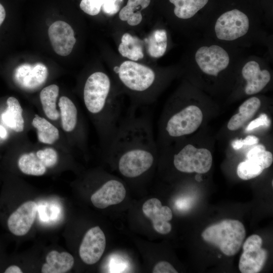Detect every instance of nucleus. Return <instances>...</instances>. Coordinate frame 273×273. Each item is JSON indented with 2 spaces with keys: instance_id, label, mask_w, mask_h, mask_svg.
<instances>
[{
  "instance_id": "1",
  "label": "nucleus",
  "mask_w": 273,
  "mask_h": 273,
  "mask_svg": "<svg viewBox=\"0 0 273 273\" xmlns=\"http://www.w3.org/2000/svg\"><path fill=\"white\" fill-rule=\"evenodd\" d=\"M129 108L105 150L122 175L135 178L152 168L156 148L149 115Z\"/></svg>"
},
{
  "instance_id": "2",
  "label": "nucleus",
  "mask_w": 273,
  "mask_h": 273,
  "mask_svg": "<svg viewBox=\"0 0 273 273\" xmlns=\"http://www.w3.org/2000/svg\"><path fill=\"white\" fill-rule=\"evenodd\" d=\"M112 87L108 75L97 71L87 77L83 89L84 106L95 119L104 149L121 118L122 107L113 95Z\"/></svg>"
},
{
  "instance_id": "3",
  "label": "nucleus",
  "mask_w": 273,
  "mask_h": 273,
  "mask_svg": "<svg viewBox=\"0 0 273 273\" xmlns=\"http://www.w3.org/2000/svg\"><path fill=\"white\" fill-rule=\"evenodd\" d=\"M203 239L215 246L225 255L237 254L246 236L243 223L238 220L224 219L207 228L202 233Z\"/></svg>"
},
{
  "instance_id": "4",
  "label": "nucleus",
  "mask_w": 273,
  "mask_h": 273,
  "mask_svg": "<svg viewBox=\"0 0 273 273\" xmlns=\"http://www.w3.org/2000/svg\"><path fill=\"white\" fill-rule=\"evenodd\" d=\"M120 83L128 91L140 96L139 106L148 104L146 93L149 92L155 82L156 75L150 67L133 62L126 61L119 66L117 73Z\"/></svg>"
},
{
  "instance_id": "5",
  "label": "nucleus",
  "mask_w": 273,
  "mask_h": 273,
  "mask_svg": "<svg viewBox=\"0 0 273 273\" xmlns=\"http://www.w3.org/2000/svg\"><path fill=\"white\" fill-rule=\"evenodd\" d=\"M203 120L200 109L191 105L174 111L165 120L164 131L165 135L177 138L195 131Z\"/></svg>"
},
{
  "instance_id": "6",
  "label": "nucleus",
  "mask_w": 273,
  "mask_h": 273,
  "mask_svg": "<svg viewBox=\"0 0 273 273\" xmlns=\"http://www.w3.org/2000/svg\"><path fill=\"white\" fill-rule=\"evenodd\" d=\"M251 22L241 11L233 9L226 11L216 19L214 25L216 37L223 41H233L247 34Z\"/></svg>"
},
{
  "instance_id": "7",
  "label": "nucleus",
  "mask_w": 273,
  "mask_h": 273,
  "mask_svg": "<svg viewBox=\"0 0 273 273\" xmlns=\"http://www.w3.org/2000/svg\"><path fill=\"white\" fill-rule=\"evenodd\" d=\"M212 157L205 148H197L188 144L173 156V164L176 170L185 173H205L211 168Z\"/></svg>"
},
{
  "instance_id": "8",
  "label": "nucleus",
  "mask_w": 273,
  "mask_h": 273,
  "mask_svg": "<svg viewBox=\"0 0 273 273\" xmlns=\"http://www.w3.org/2000/svg\"><path fill=\"white\" fill-rule=\"evenodd\" d=\"M195 62L204 74L217 76L231 64L228 52L216 44L203 45L197 49L194 55Z\"/></svg>"
},
{
  "instance_id": "9",
  "label": "nucleus",
  "mask_w": 273,
  "mask_h": 273,
  "mask_svg": "<svg viewBox=\"0 0 273 273\" xmlns=\"http://www.w3.org/2000/svg\"><path fill=\"white\" fill-rule=\"evenodd\" d=\"M262 239L257 235L247 238L239 262L242 273H257L262 269L267 258V251L262 248Z\"/></svg>"
},
{
  "instance_id": "10",
  "label": "nucleus",
  "mask_w": 273,
  "mask_h": 273,
  "mask_svg": "<svg viewBox=\"0 0 273 273\" xmlns=\"http://www.w3.org/2000/svg\"><path fill=\"white\" fill-rule=\"evenodd\" d=\"M48 73L47 66L41 63H24L15 69L13 78L15 83L22 89L33 91L43 85Z\"/></svg>"
},
{
  "instance_id": "11",
  "label": "nucleus",
  "mask_w": 273,
  "mask_h": 273,
  "mask_svg": "<svg viewBox=\"0 0 273 273\" xmlns=\"http://www.w3.org/2000/svg\"><path fill=\"white\" fill-rule=\"evenodd\" d=\"M106 237L98 226L88 230L84 235L79 247L81 260L87 264H94L101 258L106 247Z\"/></svg>"
},
{
  "instance_id": "12",
  "label": "nucleus",
  "mask_w": 273,
  "mask_h": 273,
  "mask_svg": "<svg viewBox=\"0 0 273 273\" xmlns=\"http://www.w3.org/2000/svg\"><path fill=\"white\" fill-rule=\"evenodd\" d=\"M48 35L53 50L61 56L69 55L76 42L72 27L63 21H57L49 28Z\"/></svg>"
},
{
  "instance_id": "13",
  "label": "nucleus",
  "mask_w": 273,
  "mask_h": 273,
  "mask_svg": "<svg viewBox=\"0 0 273 273\" xmlns=\"http://www.w3.org/2000/svg\"><path fill=\"white\" fill-rule=\"evenodd\" d=\"M144 215L152 222L154 229L158 233L165 235L171 230L169 222L172 218V212L169 207L162 206L161 201L155 198L147 200L143 205Z\"/></svg>"
},
{
  "instance_id": "14",
  "label": "nucleus",
  "mask_w": 273,
  "mask_h": 273,
  "mask_svg": "<svg viewBox=\"0 0 273 273\" xmlns=\"http://www.w3.org/2000/svg\"><path fill=\"white\" fill-rule=\"evenodd\" d=\"M36 212L35 202L28 201L23 203L9 217L7 225L9 231L17 236L26 235L34 221Z\"/></svg>"
},
{
  "instance_id": "15",
  "label": "nucleus",
  "mask_w": 273,
  "mask_h": 273,
  "mask_svg": "<svg viewBox=\"0 0 273 273\" xmlns=\"http://www.w3.org/2000/svg\"><path fill=\"white\" fill-rule=\"evenodd\" d=\"M126 195L124 185L115 179L107 180L90 197L93 204L99 209H104L123 201Z\"/></svg>"
},
{
  "instance_id": "16",
  "label": "nucleus",
  "mask_w": 273,
  "mask_h": 273,
  "mask_svg": "<svg viewBox=\"0 0 273 273\" xmlns=\"http://www.w3.org/2000/svg\"><path fill=\"white\" fill-rule=\"evenodd\" d=\"M242 75L246 82L245 92L248 95L261 91L271 79L269 71L262 69L260 63L254 60H250L244 64L242 69Z\"/></svg>"
},
{
  "instance_id": "17",
  "label": "nucleus",
  "mask_w": 273,
  "mask_h": 273,
  "mask_svg": "<svg viewBox=\"0 0 273 273\" xmlns=\"http://www.w3.org/2000/svg\"><path fill=\"white\" fill-rule=\"evenodd\" d=\"M46 262L41 267L42 273H65L70 270L74 263L72 255L67 252L52 250L48 253Z\"/></svg>"
},
{
  "instance_id": "18",
  "label": "nucleus",
  "mask_w": 273,
  "mask_h": 273,
  "mask_svg": "<svg viewBox=\"0 0 273 273\" xmlns=\"http://www.w3.org/2000/svg\"><path fill=\"white\" fill-rule=\"evenodd\" d=\"M58 105L63 129L67 132L75 131L79 123V112L76 105L68 97L62 96Z\"/></svg>"
},
{
  "instance_id": "19",
  "label": "nucleus",
  "mask_w": 273,
  "mask_h": 273,
  "mask_svg": "<svg viewBox=\"0 0 273 273\" xmlns=\"http://www.w3.org/2000/svg\"><path fill=\"white\" fill-rule=\"evenodd\" d=\"M261 102L255 97H251L244 101L239 108V112L233 115L228 123L230 130L239 129L247 121L253 117L260 108Z\"/></svg>"
},
{
  "instance_id": "20",
  "label": "nucleus",
  "mask_w": 273,
  "mask_h": 273,
  "mask_svg": "<svg viewBox=\"0 0 273 273\" xmlns=\"http://www.w3.org/2000/svg\"><path fill=\"white\" fill-rule=\"evenodd\" d=\"M7 109L2 114L3 122L9 128L17 132L23 131L24 120L22 108L18 100L14 97L7 101Z\"/></svg>"
},
{
  "instance_id": "21",
  "label": "nucleus",
  "mask_w": 273,
  "mask_h": 273,
  "mask_svg": "<svg viewBox=\"0 0 273 273\" xmlns=\"http://www.w3.org/2000/svg\"><path fill=\"white\" fill-rule=\"evenodd\" d=\"M59 94V86L55 84L44 87L40 93L39 98L43 111L46 116L52 120H57L60 116L56 107Z\"/></svg>"
},
{
  "instance_id": "22",
  "label": "nucleus",
  "mask_w": 273,
  "mask_h": 273,
  "mask_svg": "<svg viewBox=\"0 0 273 273\" xmlns=\"http://www.w3.org/2000/svg\"><path fill=\"white\" fill-rule=\"evenodd\" d=\"M151 0H128L127 4L120 11V20L127 21L130 26H136L142 20L141 11L150 5Z\"/></svg>"
},
{
  "instance_id": "23",
  "label": "nucleus",
  "mask_w": 273,
  "mask_h": 273,
  "mask_svg": "<svg viewBox=\"0 0 273 273\" xmlns=\"http://www.w3.org/2000/svg\"><path fill=\"white\" fill-rule=\"evenodd\" d=\"M32 125L37 130V139L40 142L51 145L59 139L58 129L44 118L35 115L32 119Z\"/></svg>"
},
{
  "instance_id": "24",
  "label": "nucleus",
  "mask_w": 273,
  "mask_h": 273,
  "mask_svg": "<svg viewBox=\"0 0 273 273\" xmlns=\"http://www.w3.org/2000/svg\"><path fill=\"white\" fill-rule=\"evenodd\" d=\"M118 51L123 57L132 61H138L144 57L141 41L137 37L128 33H125L122 35Z\"/></svg>"
},
{
  "instance_id": "25",
  "label": "nucleus",
  "mask_w": 273,
  "mask_h": 273,
  "mask_svg": "<svg viewBox=\"0 0 273 273\" xmlns=\"http://www.w3.org/2000/svg\"><path fill=\"white\" fill-rule=\"evenodd\" d=\"M174 5V14L178 18L193 17L207 4L209 0H169Z\"/></svg>"
},
{
  "instance_id": "26",
  "label": "nucleus",
  "mask_w": 273,
  "mask_h": 273,
  "mask_svg": "<svg viewBox=\"0 0 273 273\" xmlns=\"http://www.w3.org/2000/svg\"><path fill=\"white\" fill-rule=\"evenodd\" d=\"M18 165L21 171L27 175H42L47 170V167L33 152L22 154L18 159Z\"/></svg>"
},
{
  "instance_id": "27",
  "label": "nucleus",
  "mask_w": 273,
  "mask_h": 273,
  "mask_svg": "<svg viewBox=\"0 0 273 273\" xmlns=\"http://www.w3.org/2000/svg\"><path fill=\"white\" fill-rule=\"evenodd\" d=\"M167 47V35L164 29L153 31L147 39V51L153 58H160L165 53Z\"/></svg>"
},
{
  "instance_id": "28",
  "label": "nucleus",
  "mask_w": 273,
  "mask_h": 273,
  "mask_svg": "<svg viewBox=\"0 0 273 273\" xmlns=\"http://www.w3.org/2000/svg\"><path fill=\"white\" fill-rule=\"evenodd\" d=\"M246 157L247 159L255 162L264 169L268 168L273 162L272 153L266 151L261 144L255 146L248 152Z\"/></svg>"
},
{
  "instance_id": "29",
  "label": "nucleus",
  "mask_w": 273,
  "mask_h": 273,
  "mask_svg": "<svg viewBox=\"0 0 273 273\" xmlns=\"http://www.w3.org/2000/svg\"><path fill=\"white\" fill-rule=\"evenodd\" d=\"M264 169L254 161L247 159L240 162L237 167L238 176L243 180H249L259 175Z\"/></svg>"
},
{
  "instance_id": "30",
  "label": "nucleus",
  "mask_w": 273,
  "mask_h": 273,
  "mask_svg": "<svg viewBox=\"0 0 273 273\" xmlns=\"http://www.w3.org/2000/svg\"><path fill=\"white\" fill-rule=\"evenodd\" d=\"M38 158L47 168L54 166L58 160L56 151L52 148H47L38 150L36 153Z\"/></svg>"
},
{
  "instance_id": "31",
  "label": "nucleus",
  "mask_w": 273,
  "mask_h": 273,
  "mask_svg": "<svg viewBox=\"0 0 273 273\" xmlns=\"http://www.w3.org/2000/svg\"><path fill=\"white\" fill-rule=\"evenodd\" d=\"M103 2L104 0H81L80 8L89 15H97L101 11Z\"/></svg>"
},
{
  "instance_id": "32",
  "label": "nucleus",
  "mask_w": 273,
  "mask_h": 273,
  "mask_svg": "<svg viewBox=\"0 0 273 273\" xmlns=\"http://www.w3.org/2000/svg\"><path fill=\"white\" fill-rule=\"evenodd\" d=\"M270 124V120L268 116L265 113L261 114L258 117L251 121L246 130L250 131L261 126L268 127Z\"/></svg>"
},
{
  "instance_id": "33",
  "label": "nucleus",
  "mask_w": 273,
  "mask_h": 273,
  "mask_svg": "<svg viewBox=\"0 0 273 273\" xmlns=\"http://www.w3.org/2000/svg\"><path fill=\"white\" fill-rule=\"evenodd\" d=\"M259 139L254 135H248L244 139H238L232 143L233 149L237 150L241 148L244 145H253L258 143Z\"/></svg>"
},
{
  "instance_id": "34",
  "label": "nucleus",
  "mask_w": 273,
  "mask_h": 273,
  "mask_svg": "<svg viewBox=\"0 0 273 273\" xmlns=\"http://www.w3.org/2000/svg\"><path fill=\"white\" fill-rule=\"evenodd\" d=\"M153 273H177V270L169 262L162 261L157 263L153 268Z\"/></svg>"
},
{
  "instance_id": "35",
  "label": "nucleus",
  "mask_w": 273,
  "mask_h": 273,
  "mask_svg": "<svg viewBox=\"0 0 273 273\" xmlns=\"http://www.w3.org/2000/svg\"><path fill=\"white\" fill-rule=\"evenodd\" d=\"M5 273H22L21 268L15 265L9 266L5 271Z\"/></svg>"
},
{
  "instance_id": "36",
  "label": "nucleus",
  "mask_w": 273,
  "mask_h": 273,
  "mask_svg": "<svg viewBox=\"0 0 273 273\" xmlns=\"http://www.w3.org/2000/svg\"><path fill=\"white\" fill-rule=\"evenodd\" d=\"M6 17V11L3 6L0 3V26L4 22Z\"/></svg>"
},
{
  "instance_id": "37",
  "label": "nucleus",
  "mask_w": 273,
  "mask_h": 273,
  "mask_svg": "<svg viewBox=\"0 0 273 273\" xmlns=\"http://www.w3.org/2000/svg\"><path fill=\"white\" fill-rule=\"evenodd\" d=\"M7 136V131L5 128L0 124V138L5 139Z\"/></svg>"
},
{
  "instance_id": "38",
  "label": "nucleus",
  "mask_w": 273,
  "mask_h": 273,
  "mask_svg": "<svg viewBox=\"0 0 273 273\" xmlns=\"http://www.w3.org/2000/svg\"><path fill=\"white\" fill-rule=\"evenodd\" d=\"M111 2H117L118 0H108Z\"/></svg>"
}]
</instances>
